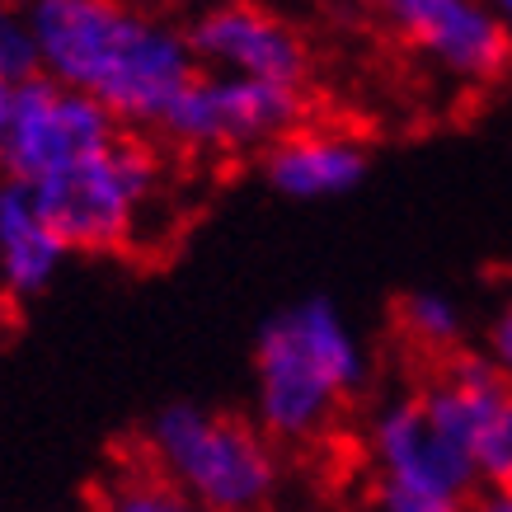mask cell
Listing matches in <instances>:
<instances>
[{
    "label": "cell",
    "mask_w": 512,
    "mask_h": 512,
    "mask_svg": "<svg viewBox=\"0 0 512 512\" xmlns=\"http://www.w3.org/2000/svg\"><path fill=\"white\" fill-rule=\"evenodd\" d=\"M498 19H503V24H508V33H512V0L503 5V10H498Z\"/></svg>",
    "instance_id": "21"
},
{
    "label": "cell",
    "mask_w": 512,
    "mask_h": 512,
    "mask_svg": "<svg viewBox=\"0 0 512 512\" xmlns=\"http://www.w3.org/2000/svg\"><path fill=\"white\" fill-rule=\"evenodd\" d=\"M104 512H202L184 489H174L170 475L156 466V456L141 447V461L118 470V480L109 484Z\"/></svg>",
    "instance_id": "14"
},
{
    "label": "cell",
    "mask_w": 512,
    "mask_h": 512,
    "mask_svg": "<svg viewBox=\"0 0 512 512\" xmlns=\"http://www.w3.org/2000/svg\"><path fill=\"white\" fill-rule=\"evenodd\" d=\"M386 19L451 76L475 80V85L508 76L512 33L503 19L480 10V5H466V0H395V5H386Z\"/></svg>",
    "instance_id": "10"
},
{
    "label": "cell",
    "mask_w": 512,
    "mask_h": 512,
    "mask_svg": "<svg viewBox=\"0 0 512 512\" xmlns=\"http://www.w3.org/2000/svg\"><path fill=\"white\" fill-rule=\"evenodd\" d=\"M264 174L287 198H329L367 174V151L339 132L296 127L264 151Z\"/></svg>",
    "instance_id": "11"
},
{
    "label": "cell",
    "mask_w": 512,
    "mask_h": 512,
    "mask_svg": "<svg viewBox=\"0 0 512 512\" xmlns=\"http://www.w3.org/2000/svg\"><path fill=\"white\" fill-rule=\"evenodd\" d=\"M419 400L428 419L475 461L480 484L494 494H512V376L494 357L461 348L433 362Z\"/></svg>",
    "instance_id": "7"
},
{
    "label": "cell",
    "mask_w": 512,
    "mask_h": 512,
    "mask_svg": "<svg viewBox=\"0 0 512 512\" xmlns=\"http://www.w3.org/2000/svg\"><path fill=\"white\" fill-rule=\"evenodd\" d=\"M62 240L47 231L38 198L19 179H0V287L10 296H38L62 264Z\"/></svg>",
    "instance_id": "12"
},
{
    "label": "cell",
    "mask_w": 512,
    "mask_h": 512,
    "mask_svg": "<svg viewBox=\"0 0 512 512\" xmlns=\"http://www.w3.org/2000/svg\"><path fill=\"white\" fill-rule=\"evenodd\" d=\"M10 118H15V85L0 80V141H5V132H10Z\"/></svg>",
    "instance_id": "18"
},
{
    "label": "cell",
    "mask_w": 512,
    "mask_h": 512,
    "mask_svg": "<svg viewBox=\"0 0 512 512\" xmlns=\"http://www.w3.org/2000/svg\"><path fill=\"white\" fill-rule=\"evenodd\" d=\"M146 451L202 512H264L278 489V456L268 437L221 409H160L146 433Z\"/></svg>",
    "instance_id": "3"
},
{
    "label": "cell",
    "mask_w": 512,
    "mask_h": 512,
    "mask_svg": "<svg viewBox=\"0 0 512 512\" xmlns=\"http://www.w3.org/2000/svg\"><path fill=\"white\" fill-rule=\"evenodd\" d=\"M372 512H466V508H451V503H437V498H423V494H409L400 484H376L372 494Z\"/></svg>",
    "instance_id": "16"
},
{
    "label": "cell",
    "mask_w": 512,
    "mask_h": 512,
    "mask_svg": "<svg viewBox=\"0 0 512 512\" xmlns=\"http://www.w3.org/2000/svg\"><path fill=\"white\" fill-rule=\"evenodd\" d=\"M188 47L198 66L221 76H249L268 85H292L306 90L311 76V47L287 19L254 10V5H221L188 24Z\"/></svg>",
    "instance_id": "8"
},
{
    "label": "cell",
    "mask_w": 512,
    "mask_h": 512,
    "mask_svg": "<svg viewBox=\"0 0 512 512\" xmlns=\"http://www.w3.org/2000/svg\"><path fill=\"white\" fill-rule=\"evenodd\" d=\"M301 118H306V90L198 71L160 118V132L188 151H249V146L268 151L287 132L306 127Z\"/></svg>",
    "instance_id": "6"
},
{
    "label": "cell",
    "mask_w": 512,
    "mask_h": 512,
    "mask_svg": "<svg viewBox=\"0 0 512 512\" xmlns=\"http://www.w3.org/2000/svg\"><path fill=\"white\" fill-rule=\"evenodd\" d=\"M43 76L90 94L118 123L160 127L202 66L188 33L104 0H43L29 15Z\"/></svg>",
    "instance_id": "1"
},
{
    "label": "cell",
    "mask_w": 512,
    "mask_h": 512,
    "mask_svg": "<svg viewBox=\"0 0 512 512\" xmlns=\"http://www.w3.org/2000/svg\"><path fill=\"white\" fill-rule=\"evenodd\" d=\"M160 184H165L160 151L132 127H123L104 156L33 184V198L62 249L104 254L137 245V226L146 207L160 202Z\"/></svg>",
    "instance_id": "4"
},
{
    "label": "cell",
    "mask_w": 512,
    "mask_h": 512,
    "mask_svg": "<svg viewBox=\"0 0 512 512\" xmlns=\"http://www.w3.org/2000/svg\"><path fill=\"white\" fill-rule=\"evenodd\" d=\"M118 132L123 123L104 104H94L90 94L66 90L52 76H33L15 85V118L0 141V165L5 179L33 188L52 174L104 156Z\"/></svg>",
    "instance_id": "5"
},
{
    "label": "cell",
    "mask_w": 512,
    "mask_h": 512,
    "mask_svg": "<svg viewBox=\"0 0 512 512\" xmlns=\"http://www.w3.org/2000/svg\"><path fill=\"white\" fill-rule=\"evenodd\" d=\"M475 512H512V494H489L475 503Z\"/></svg>",
    "instance_id": "19"
},
{
    "label": "cell",
    "mask_w": 512,
    "mask_h": 512,
    "mask_svg": "<svg viewBox=\"0 0 512 512\" xmlns=\"http://www.w3.org/2000/svg\"><path fill=\"white\" fill-rule=\"evenodd\" d=\"M395 329L404 334L409 348H419V353L433 357V362L461 353V311L437 292H409L404 296L400 306H395Z\"/></svg>",
    "instance_id": "13"
},
{
    "label": "cell",
    "mask_w": 512,
    "mask_h": 512,
    "mask_svg": "<svg viewBox=\"0 0 512 512\" xmlns=\"http://www.w3.org/2000/svg\"><path fill=\"white\" fill-rule=\"evenodd\" d=\"M372 451H376V466H381V480L400 484L409 494L437 498V503H451V508H466L470 498L480 494L475 461L428 419L419 395L395 400L376 419Z\"/></svg>",
    "instance_id": "9"
},
{
    "label": "cell",
    "mask_w": 512,
    "mask_h": 512,
    "mask_svg": "<svg viewBox=\"0 0 512 512\" xmlns=\"http://www.w3.org/2000/svg\"><path fill=\"white\" fill-rule=\"evenodd\" d=\"M259 419L282 442L320 437L339 400L362 386V353L329 301H306L273 315L254 343Z\"/></svg>",
    "instance_id": "2"
},
{
    "label": "cell",
    "mask_w": 512,
    "mask_h": 512,
    "mask_svg": "<svg viewBox=\"0 0 512 512\" xmlns=\"http://www.w3.org/2000/svg\"><path fill=\"white\" fill-rule=\"evenodd\" d=\"M5 320H10V292L0 287V329H5Z\"/></svg>",
    "instance_id": "20"
},
{
    "label": "cell",
    "mask_w": 512,
    "mask_h": 512,
    "mask_svg": "<svg viewBox=\"0 0 512 512\" xmlns=\"http://www.w3.org/2000/svg\"><path fill=\"white\" fill-rule=\"evenodd\" d=\"M33 76H43L33 29L24 19L10 15V10H0V80H5V85H24V80H33Z\"/></svg>",
    "instance_id": "15"
},
{
    "label": "cell",
    "mask_w": 512,
    "mask_h": 512,
    "mask_svg": "<svg viewBox=\"0 0 512 512\" xmlns=\"http://www.w3.org/2000/svg\"><path fill=\"white\" fill-rule=\"evenodd\" d=\"M489 348H494V362L503 367V372L512 376V301H508V311L494 320V334H489Z\"/></svg>",
    "instance_id": "17"
}]
</instances>
